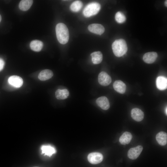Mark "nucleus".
Wrapping results in <instances>:
<instances>
[{"label":"nucleus","mask_w":167,"mask_h":167,"mask_svg":"<svg viewBox=\"0 0 167 167\" xmlns=\"http://www.w3.org/2000/svg\"><path fill=\"white\" fill-rule=\"evenodd\" d=\"M53 75V72L49 69L42 71L38 76L39 79L42 81H45L51 78Z\"/></svg>","instance_id":"nucleus-14"},{"label":"nucleus","mask_w":167,"mask_h":167,"mask_svg":"<svg viewBox=\"0 0 167 167\" xmlns=\"http://www.w3.org/2000/svg\"><path fill=\"white\" fill-rule=\"evenodd\" d=\"M132 138V135L129 132L126 131L120 136L119 141L121 144L125 145L130 143Z\"/></svg>","instance_id":"nucleus-17"},{"label":"nucleus","mask_w":167,"mask_h":167,"mask_svg":"<svg viewBox=\"0 0 167 167\" xmlns=\"http://www.w3.org/2000/svg\"><path fill=\"white\" fill-rule=\"evenodd\" d=\"M158 54L154 52L146 53L143 55V60L146 63L151 64L154 62L156 60Z\"/></svg>","instance_id":"nucleus-11"},{"label":"nucleus","mask_w":167,"mask_h":167,"mask_svg":"<svg viewBox=\"0 0 167 167\" xmlns=\"http://www.w3.org/2000/svg\"><path fill=\"white\" fill-rule=\"evenodd\" d=\"M96 102L98 105L103 109L107 110L110 107L109 100L105 96H102L98 98Z\"/></svg>","instance_id":"nucleus-10"},{"label":"nucleus","mask_w":167,"mask_h":167,"mask_svg":"<svg viewBox=\"0 0 167 167\" xmlns=\"http://www.w3.org/2000/svg\"><path fill=\"white\" fill-rule=\"evenodd\" d=\"M143 149V147L141 145L131 148L128 152V157L132 160L136 159L140 154Z\"/></svg>","instance_id":"nucleus-6"},{"label":"nucleus","mask_w":167,"mask_h":167,"mask_svg":"<svg viewBox=\"0 0 167 167\" xmlns=\"http://www.w3.org/2000/svg\"><path fill=\"white\" fill-rule=\"evenodd\" d=\"M131 115L132 118L137 122L141 121L144 116L143 112L138 108L133 109L131 111Z\"/></svg>","instance_id":"nucleus-9"},{"label":"nucleus","mask_w":167,"mask_h":167,"mask_svg":"<svg viewBox=\"0 0 167 167\" xmlns=\"http://www.w3.org/2000/svg\"><path fill=\"white\" fill-rule=\"evenodd\" d=\"M4 64L5 63L3 60L2 58H0V71L3 69Z\"/></svg>","instance_id":"nucleus-24"},{"label":"nucleus","mask_w":167,"mask_h":167,"mask_svg":"<svg viewBox=\"0 0 167 167\" xmlns=\"http://www.w3.org/2000/svg\"><path fill=\"white\" fill-rule=\"evenodd\" d=\"M103 158L102 155L98 152L90 153L88 156L89 162L93 164H96L100 163L103 160Z\"/></svg>","instance_id":"nucleus-4"},{"label":"nucleus","mask_w":167,"mask_h":167,"mask_svg":"<svg viewBox=\"0 0 167 167\" xmlns=\"http://www.w3.org/2000/svg\"><path fill=\"white\" fill-rule=\"evenodd\" d=\"M167 0H166L165 1V5L167 7Z\"/></svg>","instance_id":"nucleus-25"},{"label":"nucleus","mask_w":167,"mask_h":167,"mask_svg":"<svg viewBox=\"0 0 167 167\" xmlns=\"http://www.w3.org/2000/svg\"><path fill=\"white\" fill-rule=\"evenodd\" d=\"M83 5L81 1L79 0L75 1L71 4L70 8L71 10L73 12H78L81 9Z\"/></svg>","instance_id":"nucleus-22"},{"label":"nucleus","mask_w":167,"mask_h":167,"mask_svg":"<svg viewBox=\"0 0 167 167\" xmlns=\"http://www.w3.org/2000/svg\"><path fill=\"white\" fill-rule=\"evenodd\" d=\"M157 88L160 90H163L166 89L167 87V79L164 77H158L156 81Z\"/></svg>","instance_id":"nucleus-13"},{"label":"nucleus","mask_w":167,"mask_h":167,"mask_svg":"<svg viewBox=\"0 0 167 167\" xmlns=\"http://www.w3.org/2000/svg\"><path fill=\"white\" fill-rule=\"evenodd\" d=\"M113 88L114 89L118 92L124 93L126 90V86L122 81L120 80L115 81L113 84Z\"/></svg>","instance_id":"nucleus-12"},{"label":"nucleus","mask_w":167,"mask_h":167,"mask_svg":"<svg viewBox=\"0 0 167 167\" xmlns=\"http://www.w3.org/2000/svg\"><path fill=\"white\" fill-rule=\"evenodd\" d=\"M56 32L59 42L65 44L67 43L69 39V32L66 25L62 23H59L56 27Z\"/></svg>","instance_id":"nucleus-1"},{"label":"nucleus","mask_w":167,"mask_h":167,"mask_svg":"<svg viewBox=\"0 0 167 167\" xmlns=\"http://www.w3.org/2000/svg\"><path fill=\"white\" fill-rule=\"evenodd\" d=\"M33 2L31 0H22L20 1L19 4V9L23 11H26L31 7Z\"/></svg>","instance_id":"nucleus-21"},{"label":"nucleus","mask_w":167,"mask_h":167,"mask_svg":"<svg viewBox=\"0 0 167 167\" xmlns=\"http://www.w3.org/2000/svg\"><path fill=\"white\" fill-rule=\"evenodd\" d=\"M101 8L100 4L97 2H92L88 4L83 10L84 15L89 17L95 15L99 12Z\"/></svg>","instance_id":"nucleus-3"},{"label":"nucleus","mask_w":167,"mask_h":167,"mask_svg":"<svg viewBox=\"0 0 167 167\" xmlns=\"http://www.w3.org/2000/svg\"><path fill=\"white\" fill-rule=\"evenodd\" d=\"M167 107H166V108L165 110V113L166 114V115L167 114Z\"/></svg>","instance_id":"nucleus-26"},{"label":"nucleus","mask_w":167,"mask_h":167,"mask_svg":"<svg viewBox=\"0 0 167 167\" xmlns=\"http://www.w3.org/2000/svg\"><path fill=\"white\" fill-rule=\"evenodd\" d=\"M1 19H2V17H1V15H0V22L1 20Z\"/></svg>","instance_id":"nucleus-27"},{"label":"nucleus","mask_w":167,"mask_h":167,"mask_svg":"<svg viewBox=\"0 0 167 167\" xmlns=\"http://www.w3.org/2000/svg\"><path fill=\"white\" fill-rule=\"evenodd\" d=\"M156 139L158 143L161 146H164L167 143V134L164 131H161L157 134Z\"/></svg>","instance_id":"nucleus-15"},{"label":"nucleus","mask_w":167,"mask_h":167,"mask_svg":"<svg viewBox=\"0 0 167 167\" xmlns=\"http://www.w3.org/2000/svg\"><path fill=\"white\" fill-rule=\"evenodd\" d=\"M8 82L12 86L15 88H19L22 85L23 81L22 79L17 75H12L8 79Z\"/></svg>","instance_id":"nucleus-8"},{"label":"nucleus","mask_w":167,"mask_h":167,"mask_svg":"<svg viewBox=\"0 0 167 167\" xmlns=\"http://www.w3.org/2000/svg\"></svg>","instance_id":"nucleus-28"},{"label":"nucleus","mask_w":167,"mask_h":167,"mask_svg":"<svg viewBox=\"0 0 167 167\" xmlns=\"http://www.w3.org/2000/svg\"><path fill=\"white\" fill-rule=\"evenodd\" d=\"M43 45L42 42L38 40L32 41L30 45L31 49L35 52H39L42 49Z\"/></svg>","instance_id":"nucleus-18"},{"label":"nucleus","mask_w":167,"mask_h":167,"mask_svg":"<svg viewBox=\"0 0 167 167\" xmlns=\"http://www.w3.org/2000/svg\"><path fill=\"white\" fill-rule=\"evenodd\" d=\"M92 63L95 64L100 63L102 61L103 55L99 51H95L91 54Z\"/></svg>","instance_id":"nucleus-19"},{"label":"nucleus","mask_w":167,"mask_h":167,"mask_svg":"<svg viewBox=\"0 0 167 167\" xmlns=\"http://www.w3.org/2000/svg\"><path fill=\"white\" fill-rule=\"evenodd\" d=\"M56 98L58 100H64L67 98L69 95V92L66 89H57L55 93Z\"/></svg>","instance_id":"nucleus-20"},{"label":"nucleus","mask_w":167,"mask_h":167,"mask_svg":"<svg viewBox=\"0 0 167 167\" xmlns=\"http://www.w3.org/2000/svg\"><path fill=\"white\" fill-rule=\"evenodd\" d=\"M112 47L114 54L118 57L123 56L127 50L126 42L122 39L116 40L113 43Z\"/></svg>","instance_id":"nucleus-2"},{"label":"nucleus","mask_w":167,"mask_h":167,"mask_svg":"<svg viewBox=\"0 0 167 167\" xmlns=\"http://www.w3.org/2000/svg\"><path fill=\"white\" fill-rule=\"evenodd\" d=\"M42 152L45 155L51 156L56 152L55 148L50 145H43L41 148Z\"/></svg>","instance_id":"nucleus-16"},{"label":"nucleus","mask_w":167,"mask_h":167,"mask_svg":"<svg viewBox=\"0 0 167 167\" xmlns=\"http://www.w3.org/2000/svg\"><path fill=\"white\" fill-rule=\"evenodd\" d=\"M115 19L118 23H122L125 21L126 18L122 12L118 11L115 14Z\"/></svg>","instance_id":"nucleus-23"},{"label":"nucleus","mask_w":167,"mask_h":167,"mask_svg":"<svg viewBox=\"0 0 167 167\" xmlns=\"http://www.w3.org/2000/svg\"><path fill=\"white\" fill-rule=\"evenodd\" d=\"M98 81L101 85L107 86L111 83L112 80L111 77L107 73L104 71H102L98 75Z\"/></svg>","instance_id":"nucleus-5"},{"label":"nucleus","mask_w":167,"mask_h":167,"mask_svg":"<svg viewBox=\"0 0 167 167\" xmlns=\"http://www.w3.org/2000/svg\"><path fill=\"white\" fill-rule=\"evenodd\" d=\"M88 30L91 32L99 35L102 34L105 31V28L101 24H93L88 27Z\"/></svg>","instance_id":"nucleus-7"}]
</instances>
